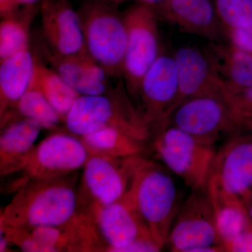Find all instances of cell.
I'll return each mask as SVG.
<instances>
[{
	"mask_svg": "<svg viewBox=\"0 0 252 252\" xmlns=\"http://www.w3.org/2000/svg\"><path fill=\"white\" fill-rule=\"evenodd\" d=\"M77 190L74 173L28 181L1 210L0 225L34 228L64 224L78 211Z\"/></svg>",
	"mask_w": 252,
	"mask_h": 252,
	"instance_id": "obj_1",
	"label": "cell"
},
{
	"mask_svg": "<svg viewBox=\"0 0 252 252\" xmlns=\"http://www.w3.org/2000/svg\"><path fill=\"white\" fill-rule=\"evenodd\" d=\"M64 123L68 132L79 137L105 127L146 142L152 136L123 81L107 94L79 96Z\"/></svg>",
	"mask_w": 252,
	"mask_h": 252,
	"instance_id": "obj_2",
	"label": "cell"
},
{
	"mask_svg": "<svg viewBox=\"0 0 252 252\" xmlns=\"http://www.w3.org/2000/svg\"><path fill=\"white\" fill-rule=\"evenodd\" d=\"M129 190L152 238L162 250L180 209L173 179L155 162L135 157Z\"/></svg>",
	"mask_w": 252,
	"mask_h": 252,
	"instance_id": "obj_3",
	"label": "cell"
},
{
	"mask_svg": "<svg viewBox=\"0 0 252 252\" xmlns=\"http://www.w3.org/2000/svg\"><path fill=\"white\" fill-rule=\"evenodd\" d=\"M110 0H83L78 17L88 52L109 77H123L127 30Z\"/></svg>",
	"mask_w": 252,
	"mask_h": 252,
	"instance_id": "obj_4",
	"label": "cell"
},
{
	"mask_svg": "<svg viewBox=\"0 0 252 252\" xmlns=\"http://www.w3.org/2000/svg\"><path fill=\"white\" fill-rule=\"evenodd\" d=\"M90 154L81 139L67 132H56L34 146L12 175L8 189L16 191L31 180H48L74 173L84 167Z\"/></svg>",
	"mask_w": 252,
	"mask_h": 252,
	"instance_id": "obj_5",
	"label": "cell"
},
{
	"mask_svg": "<svg viewBox=\"0 0 252 252\" xmlns=\"http://www.w3.org/2000/svg\"><path fill=\"white\" fill-rule=\"evenodd\" d=\"M154 149L163 163L191 190L206 189L217 153L213 144L169 126L154 137Z\"/></svg>",
	"mask_w": 252,
	"mask_h": 252,
	"instance_id": "obj_6",
	"label": "cell"
},
{
	"mask_svg": "<svg viewBox=\"0 0 252 252\" xmlns=\"http://www.w3.org/2000/svg\"><path fill=\"white\" fill-rule=\"evenodd\" d=\"M122 14L127 36L123 77L132 100L144 76L161 54L158 16L151 5L140 2Z\"/></svg>",
	"mask_w": 252,
	"mask_h": 252,
	"instance_id": "obj_7",
	"label": "cell"
},
{
	"mask_svg": "<svg viewBox=\"0 0 252 252\" xmlns=\"http://www.w3.org/2000/svg\"><path fill=\"white\" fill-rule=\"evenodd\" d=\"M178 91L173 57L161 54L144 76L132 99L154 137L168 127Z\"/></svg>",
	"mask_w": 252,
	"mask_h": 252,
	"instance_id": "obj_8",
	"label": "cell"
},
{
	"mask_svg": "<svg viewBox=\"0 0 252 252\" xmlns=\"http://www.w3.org/2000/svg\"><path fill=\"white\" fill-rule=\"evenodd\" d=\"M165 245L175 252H195L205 247L223 248L206 189L191 190L180 207Z\"/></svg>",
	"mask_w": 252,
	"mask_h": 252,
	"instance_id": "obj_9",
	"label": "cell"
},
{
	"mask_svg": "<svg viewBox=\"0 0 252 252\" xmlns=\"http://www.w3.org/2000/svg\"><path fill=\"white\" fill-rule=\"evenodd\" d=\"M134 158L90 155L77 190L78 210L106 206L122 198L130 187Z\"/></svg>",
	"mask_w": 252,
	"mask_h": 252,
	"instance_id": "obj_10",
	"label": "cell"
},
{
	"mask_svg": "<svg viewBox=\"0 0 252 252\" xmlns=\"http://www.w3.org/2000/svg\"><path fill=\"white\" fill-rule=\"evenodd\" d=\"M169 126L213 145L223 136L242 129L224 99L217 96H200L182 102L172 112Z\"/></svg>",
	"mask_w": 252,
	"mask_h": 252,
	"instance_id": "obj_11",
	"label": "cell"
},
{
	"mask_svg": "<svg viewBox=\"0 0 252 252\" xmlns=\"http://www.w3.org/2000/svg\"><path fill=\"white\" fill-rule=\"evenodd\" d=\"M80 210L89 212L94 219L108 245L107 252H121L136 240L152 238L129 189L122 198L110 205Z\"/></svg>",
	"mask_w": 252,
	"mask_h": 252,
	"instance_id": "obj_12",
	"label": "cell"
},
{
	"mask_svg": "<svg viewBox=\"0 0 252 252\" xmlns=\"http://www.w3.org/2000/svg\"><path fill=\"white\" fill-rule=\"evenodd\" d=\"M172 57L175 61L179 86L174 110L182 102L193 97H223L224 84L207 52L197 48L186 46L177 50Z\"/></svg>",
	"mask_w": 252,
	"mask_h": 252,
	"instance_id": "obj_13",
	"label": "cell"
},
{
	"mask_svg": "<svg viewBox=\"0 0 252 252\" xmlns=\"http://www.w3.org/2000/svg\"><path fill=\"white\" fill-rule=\"evenodd\" d=\"M38 41V51L44 61L81 95H97L112 90L108 74L89 52L63 55L51 49L43 38Z\"/></svg>",
	"mask_w": 252,
	"mask_h": 252,
	"instance_id": "obj_14",
	"label": "cell"
},
{
	"mask_svg": "<svg viewBox=\"0 0 252 252\" xmlns=\"http://www.w3.org/2000/svg\"><path fill=\"white\" fill-rule=\"evenodd\" d=\"M42 38L63 55L88 52L77 11L69 0H41L39 6Z\"/></svg>",
	"mask_w": 252,
	"mask_h": 252,
	"instance_id": "obj_15",
	"label": "cell"
},
{
	"mask_svg": "<svg viewBox=\"0 0 252 252\" xmlns=\"http://www.w3.org/2000/svg\"><path fill=\"white\" fill-rule=\"evenodd\" d=\"M210 179L240 198L252 189V134L233 136L222 146Z\"/></svg>",
	"mask_w": 252,
	"mask_h": 252,
	"instance_id": "obj_16",
	"label": "cell"
},
{
	"mask_svg": "<svg viewBox=\"0 0 252 252\" xmlns=\"http://www.w3.org/2000/svg\"><path fill=\"white\" fill-rule=\"evenodd\" d=\"M158 17L189 34L215 41L223 34L210 0H166L152 6Z\"/></svg>",
	"mask_w": 252,
	"mask_h": 252,
	"instance_id": "obj_17",
	"label": "cell"
},
{
	"mask_svg": "<svg viewBox=\"0 0 252 252\" xmlns=\"http://www.w3.org/2000/svg\"><path fill=\"white\" fill-rule=\"evenodd\" d=\"M0 135V174L12 175L26 156L34 148L42 127L38 123L20 119L1 127Z\"/></svg>",
	"mask_w": 252,
	"mask_h": 252,
	"instance_id": "obj_18",
	"label": "cell"
},
{
	"mask_svg": "<svg viewBox=\"0 0 252 252\" xmlns=\"http://www.w3.org/2000/svg\"><path fill=\"white\" fill-rule=\"evenodd\" d=\"M206 190L213 206L217 231L225 250L241 232L252 228V221L243 201L237 195L220 188L212 179L208 181Z\"/></svg>",
	"mask_w": 252,
	"mask_h": 252,
	"instance_id": "obj_19",
	"label": "cell"
},
{
	"mask_svg": "<svg viewBox=\"0 0 252 252\" xmlns=\"http://www.w3.org/2000/svg\"><path fill=\"white\" fill-rule=\"evenodd\" d=\"M34 66V56L30 49L0 62V117L29 89Z\"/></svg>",
	"mask_w": 252,
	"mask_h": 252,
	"instance_id": "obj_20",
	"label": "cell"
},
{
	"mask_svg": "<svg viewBox=\"0 0 252 252\" xmlns=\"http://www.w3.org/2000/svg\"><path fill=\"white\" fill-rule=\"evenodd\" d=\"M207 54L225 87H252V54L228 44H212Z\"/></svg>",
	"mask_w": 252,
	"mask_h": 252,
	"instance_id": "obj_21",
	"label": "cell"
},
{
	"mask_svg": "<svg viewBox=\"0 0 252 252\" xmlns=\"http://www.w3.org/2000/svg\"><path fill=\"white\" fill-rule=\"evenodd\" d=\"M90 155L110 158L144 157L147 142L114 127H105L79 137Z\"/></svg>",
	"mask_w": 252,
	"mask_h": 252,
	"instance_id": "obj_22",
	"label": "cell"
},
{
	"mask_svg": "<svg viewBox=\"0 0 252 252\" xmlns=\"http://www.w3.org/2000/svg\"><path fill=\"white\" fill-rule=\"evenodd\" d=\"M29 88L39 91L59 113L63 122L73 104L81 95L53 68L43 64L34 56V72Z\"/></svg>",
	"mask_w": 252,
	"mask_h": 252,
	"instance_id": "obj_23",
	"label": "cell"
},
{
	"mask_svg": "<svg viewBox=\"0 0 252 252\" xmlns=\"http://www.w3.org/2000/svg\"><path fill=\"white\" fill-rule=\"evenodd\" d=\"M20 119L34 121L46 130H59L62 119L46 97L36 89L29 88L13 108L1 119V127Z\"/></svg>",
	"mask_w": 252,
	"mask_h": 252,
	"instance_id": "obj_24",
	"label": "cell"
},
{
	"mask_svg": "<svg viewBox=\"0 0 252 252\" xmlns=\"http://www.w3.org/2000/svg\"><path fill=\"white\" fill-rule=\"evenodd\" d=\"M38 11L36 5L23 6L12 16L1 18L0 62L30 49V29Z\"/></svg>",
	"mask_w": 252,
	"mask_h": 252,
	"instance_id": "obj_25",
	"label": "cell"
},
{
	"mask_svg": "<svg viewBox=\"0 0 252 252\" xmlns=\"http://www.w3.org/2000/svg\"><path fill=\"white\" fill-rule=\"evenodd\" d=\"M222 28L252 26V0H215Z\"/></svg>",
	"mask_w": 252,
	"mask_h": 252,
	"instance_id": "obj_26",
	"label": "cell"
},
{
	"mask_svg": "<svg viewBox=\"0 0 252 252\" xmlns=\"http://www.w3.org/2000/svg\"><path fill=\"white\" fill-rule=\"evenodd\" d=\"M222 97L241 128L252 122V87L230 89L223 86Z\"/></svg>",
	"mask_w": 252,
	"mask_h": 252,
	"instance_id": "obj_27",
	"label": "cell"
},
{
	"mask_svg": "<svg viewBox=\"0 0 252 252\" xmlns=\"http://www.w3.org/2000/svg\"><path fill=\"white\" fill-rule=\"evenodd\" d=\"M223 34L229 44L237 49L252 54V26L250 27L223 28Z\"/></svg>",
	"mask_w": 252,
	"mask_h": 252,
	"instance_id": "obj_28",
	"label": "cell"
},
{
	"mask_svg": "<svg viewBox=\"0 0 252 252\" xmlns=\"http://www.w3.org/2000/svg\"><path fill=\"white\" fill-rule=\"evenodd\" d=\"M225 252H252V227L241 232L225 248Z\"/></svg>",
	"mask_w": 252,
	"mask_h": 252,
	"instance_id": "obj_29",
	"label": "cell"
},
{
	"mask_svg": "<svg viewBox=\"0 0 252 252\" xmlns=\"http://www.w3.org/2000/svg\"><path fill=\"white\" fill-rule=\"evenodd\" d=\"M23 6L20 0H0V16L8 17L16 14Z\"/></svg>",
	"mask_w": 252,
	"mask_h": 252,
	"instance_id": "obj_30",
	"label": "cell"
},
{
	"mask_svg": "<svg viewBox=\"0 0 252 252\" xmlns=\"http://www.w3.org/2000/svg\"><path fill=\"white\" fill-rule=\"evenodd\" d=\"M249 214L252 221V189L248 190L246 193L244 194L240 198Z\"/></svg>",
	"mask_w": 252,
	"mask_h": 252,
	"instance_id": "obj_31",
	"label": "cell"
},
{
	"mask_svg": "<svg viewBox=\"0 0 252 252\" xmlns=\"http://www.w3.org/2000/svg\"><path fill=\"white\" fill-rule=\"evenodd\" d=\"M11 244L2 233H0V252H9Z\"/></svg>",
	"mask_w": 252,
	"mask_h": 252,
	"instance_id": "obj_32",
	"label": "cell"
},
{
	"mask_svg": "<svg viewBox=\"0 0 252 252\" xmlns=\"http://www.w3.org/2000/svg\"><path fill=\"white\" fill-rule=\"evenodd\" d=\"M139 2L144 3V4H147L151 5V6H154L162 2V1H166V0H137Z\"/></svg>",
	"mask_w": 252,
	"mask_h": 252,
	"instance_id": "obj_33",
	"label": "cell"
},
{
	"mask_svg": "<svg viewBox=\"0 0 252 252\" xmlns=\"http://www.w3.org/2000/svg\"><path fill=\"white\" fill-rule=\"evenodd\" d=\"M39 1H41V0H20L23 6H32V5H36Z\"/></svg>",
	"mask_w": 252,
	"mask_h": 252,
	"instance_id": "obj_34",
	"label": "cell"
},
{
	"mask_svg": "<svg viewBox=\"0 0 252 252\" xmlns=\"http://www.w3.org/2000/svg\"><path fill=\"white\" fill-rule=\"evenodd\" d=\"M126 1H128V0H115L114 3V4H117V6H119V5L122 4V3L125 2Z\"/></svg>",
	"mask_w": 252,
	"mask_h": 252,
	"instance_id": "obj_35",
	"label": "cell"
},
{
	"mask_svg": "<svg viewBox=\"0 0 252 252\" xmlns=\"http://www.w3.org/2000/svg\"><path fill=\"white\" fill-rule=\"evenodd\" d=\"M245 128L248 129L249 130L252 131V122L250 123V124H248Z\"/></svg>",
	"mask_w": 252,
	"mask_h": 252,
	"instance_id": "obj_36",
	"label": "cell"
},
{
	"mask_svg": "<svg viewBox=\"0 0 252 252\" xmlns=\"http://www.w3.org/2000/svg\"><path fill=\"white\" fill-rule=\"evenodd\" d=\"M110 1H112V2H114V1H115V0H110Z\"/></svg>",
	"mask_w": 252,
	"mask_h": 252,
	"instance_id": "obj_37",
	"label": "cell"
},
{
	"mask_svg": "<svg viewBox=\"0 0 252 252\" xmlns=\"http://www.w3.org/2000/svg\"></svg>",
	"mask_w": 252,
	"mask_h": 252,
	"instance_id": "obj_38",
	"label": "cell"
}]
</instances>
